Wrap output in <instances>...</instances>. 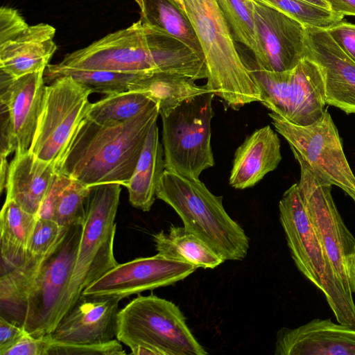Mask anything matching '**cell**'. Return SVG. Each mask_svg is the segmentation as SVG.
<instances>
[{"label":"cell","mask_w":355,"mask_h":355,"mask_svg":"<svg viewBox=\"0 0 355 355\" xmlns=\"http://www.w3.org/2000/svg\"><path fill=\"white\" fill-rule=\"evenodd\" d=\"M153 103L144 94L128 90L107 95L91 103L86 117L101 125L121 123L135 116Z\"/></svg>","instance_id":"cell-30"},{"label":"cell","mask_w":355,"mask_h":355,"mask_svg":"<svg viewBox=\"0 0 355 355\" xmlns=\"http://www.w3.org/2000/svg\"><path fill=\"white\" fill-rule=\"evenodd\" d=\"M28 26L17 10L8 6L1 7L0 44L15 38Z\"/></svg>","instance_id":"cell-36"},{"label":"cell","mask_w":355,"mask_h":355,"mask_svg":"<svg viewBox=\"0 0 355 355\" xmlns=\"http://www.w3.org/2000/svg\"><path fill=\"white\" fill-rule=\"evenodd\" d=\"M254 15L264 55L261 70L293 69L304 58L305 26L285 13L253 0Z\"/></svg>","instance_id":"cell-18"},{"label":"cell","mask_w":355,"mask_h":355,"mask_svg":"<svg viewBox=\"0 0 355 355\" xmlns=\"http://www.w3.org/2000/svg\"><path fill=\"white\" fill-rule=\"evenodd\" d=\"M156 198L171 206L184 227L225 261H241L247 256L250 245L246 233L226 212L223 196L213 194L199 179L165 170Z\"/></svg>","instance_id":"cell-5"},{"label":"cell","mask_w":355,"mask_h":355,"mask_svg":"<svg viewBox=\"0 0 355 355\" xmlns=\"http://www.w3.org/2000/svg\"><path fill=\"white\" fill-rule=\"evenodd\" d=\"M304 57L320 68L326 103L355 114V62L326 29L305 26Z\"/></svg>","instance_id":"cell-15"},{"label":"cell","mask_w":355,"mask_h":355,"mask_svg":"<svg viewBox=\"0 0 355 355\" xmlns=\"http://www.w3.org/2000/svg\"><path fill=\"white\" fill-rule=\"evenodd\" d=\"M105 70L133 74L168 73L207 78L205 61L183 42L140 19L64 55L46 70Z\"/></svg>","instance_id":"cell-1"},{"label":"cell","mask_w":355,"mask_h":355,"mask_svg":"<svg viewBox=\"0 0 355 355\" xmlns=\"http://www.w3.org/2000/svg\"><path fill=\"white\" fill-rule=\"evenodd\" d=\"M275 130L321 178L340 188L355 202V175L345 155L338 130L328 111L307 125L268 114Z\"/></svg>","instance_id":"cell-11"},{"label":"cell","mask_w":355,"mask_h":355,"mask_svg":"<svg viewBox=\"0 0 355 355\" xmlns=\"http://www.w3.org/2000/svg\"><path fill=\"white\" fill-rule=\"evenodd\" d=\"M157 254L198 268H215L225 261L210 246L184 226L171 225L168 232L153 234Z\"/></svg>","instance_id":"cell-26"},{"label":"cell","mask_w":355,"mask_h":355,"mask_svg":"<svg viewBox=\"0 0 355 355\" xmlns=\"http://www.w3.org/2000/svg\"><path fill=\"white\" fill-rule=\"evenodd\" d=\"M214 96V93L207 92L159 114L165 170L199 179L203 171L214 166L211 146Z\"/></svg>","instance_id":"cell-8"},{"label":"cell","mask_w":355,"mask_h":355,"mask_svg":"<svg viewBox=\"0 0 355 355\" xmlns=\"http://www.w3.org/2000/svg\"><path fill=\"white\" fill-rule=\"evenodd\" d=\"M143 74L120 73L105 70L62 69L44 71V80L51 82L62 76H70L91 93L106 95L128 90V83Z\"/></svg>","instance_id":"cell-31"},{"label":"cell","mask_w":355,"mask_h":355,"mask_svg":"<svg viewBox=\"0 0 355 355\" xmlns=\"http://www.w3.org/2000/svg\"><path fill=\"white\" fill-rule=\"evenodd\" d=\"M140 10V20L175 37L205 60L197 35L187 15L171 0H134Z\"/></svg>","instance_id":"cell-28"},{"label":"cell","mask_w":355,"mask_h":355,"mask_svg":"<svg viewBox=\"0 0 355 355\" xmlns=\"http://www.w3.org/2000/svg\"><path fill=\"white\" fill-rule=\"evenodd\" d=\"M302 1H304L306 2H308L309 3H311L313 5H315V6L331 10L330 6H329L328 2L327 1V0H302Z\"/></svg>","instance_id":"cell-44"},{"label":"cell","mask_w":355,"mask_h":355,"mask_svg":"<svg viewBox=\"0 0 355 355\" xmlns=\"http://www.w3.org/2000/svg\"><path fill=\"white\" fill-rule=\"evenodd\" d=\"M121 300L110 295L81 294L50 337L73 344L104 343L116 339Z\"/></svg>","instance_id":"cell-17"},{"label":"cell","mask_w":355,"mask_h":355,"mask_svg":"<svg viewBox=\"0 0 355 355\" xmlns=\"http://www.w3.org/2000/svg\"><path fill=\"white\" fill-rule=\"evenodd\" d=\"M348 281L352 293H355V253L347 259Z\"/></svg>","instance_id":"cell-43"},{"label":"cell","mask_w":355,"mask_h":355,"mask_svg":"<svg viewBox=\"0 0 355 355\" xmlns=\"http://www.w3.org/2000/svg\"><path fill=\"white\" fill-rule=\"evenodd\" d=\"M197 269L194 266L159 254L118 263L85 288L86 295H110L123 299L181 281Z\"/></svg>","instance_id":"cell-13"},{"label":"cell","mask_w":355,"mask_h":355,"mask_svg":"<svg viewBox=\"0 0 355 355\" xmlns=\"http://www.w3.org/2000/svg\"><path fill=\"white\" fill-rule=\"evenodd\" d=\"M69 177L57 173L54 180L42 202L37 217L53 220L55 202L65 187L71 181Z\"/></svg>","instance_id":"cell-39"},{"label":"cell","mask_w":355,"mask_h":355,"mask_svg":"<svg viewBox=\"0 0 355 355\" xmlns=\"http://www.w3.org/2000/svg\"><path fill=\"white\" fill-rule=\"evenodd\" d=\"M128 90L139 92L156 103L159 114L171 110L185 99L210 92L205 85L198 86L190 78L168 73L141 75L128 83Z\"/></svg>","instance_id":"cell-27"},{"label":"cell","mask_w":355,"mask_h":355,"mask_svg":"<svg viewBox=\"0 0 355 355\" xmlns=\"http://www.w3.org/2000/svg\"><path fill=\"white\" fill-rule=\"evenodd\" d=\"M37 216L6 199L0 214L1 271L22 264Z\"/></svg>","instance_id":"cell-24"},{"label":"cell","mask_w":355,"mask_h":355,"mask_svg":"<svg viewBox=\"0 0 355 355\" xmlns=\"http://www.w3.org/2000/svg\"><path fill=\"white\" fill-rule=\"evenodd\" d=\"M121 186L119 183H107L91 187L65 313L85 288L118 264L114 254V241Z\"/></svg>","instance_id":"cell-7"},{"label":"cell","mask_w":355,"mask_h":355,"mask_svg":"<svg viewBox=\"0 0 355 355\" xmlns=\"http://www.w3.org/2000/svg\"><path fill=\"white\" fill-rule=\"evenodd\" d=\"M184 3L207 68V89L234 110L260 102L259 89L237 51L216 0H184Z\"/></svg>","instance_id":"cell-4"},{"label":"cell","mask_w":355,"mask_h":355,"mask_svg":"<svg viewBox=\"0 0 355 355\" xmlns=\"http://www.w3.org/2000/svg\"><path fill=\"white\" fill-rule=\"evenodd\" d=\"M326 30L342 50L355 62V24L342 20Z\"/></svg>","instance_id":"cell-38"},{"label":"cell","mask_w":355,"mask_h":355,"mask_svg":"<svg viewBox=\"0 0 355 355\" xmlns=\"http://www.w3.org/2000/svg\"><path fill=\"white\" fill-rule=\"evenodd\" d=\"M276 355H355V328L330 318H315L300 327H282Z\"/></svg>","instance_id":"cell-19"},{"label":"cell","mask_w":355,"mask_h":355,"mask_svg":"<svg viewBox=\"0 0 355 355\" xmlns=\"http://www.w3.org/2000/svg\"><path fill=\"white\" fill-rule=\"evenodd\" d=\"M50 344L49 334L36 338L27 332L4 355H48Z\"/></svg>","instance_id":"cell-37"},{"label":"cell","mask_w":355,"mask_h":355,"mask_svg":"<svg viewBox=\"0 0 355 355\" xmlns=\"http://www.w3.org/2000/svg\"><path fill=\"white\" fill-rule=\"evenodd\" d=\"M263 104L288 121L307 125L323 114L327 105L319 67L304 57L292 69L268 71L249 67Z\"/></svg>","instance_id":"cell-10"},{"label":"cell","mask_w":355,"mask_h":355,"mask_svg":"<svg viewBox=\"0 0 355 355\" xmlns=\"http://www.w3.org/2000/svg\"><path fill=\"white\" fill-rule=\"evenodd\" d=\"M159 115V107L153 103L121 123L101 125L85 116L57 166V173L89 187L107 183L125 187Z\"/></svg>","instance_id":"cell-2"},{"label":"cell","mask_w":355,"mask_h":355,"mask_svg":"<svg viewBox=\"0 0 355 355\" xmlns=\"http://www.w3.org/2000/svg\"><path fill=\"white\" fill-rule=\"evenodd\" d=\"M10 164L8 163L7 157L1 155L0 162V192L2 193L6 188L7 178Z\"/></svg>","instance_id":"cell-42"},{"label":"cell","mask_w":355,"mask_h":355,"mask_svg":"<svg viewBox=\"0 0 355 355\" xmlns=\"http://www.w3.org/2000/svg\"><path fill=\"white\" fill-rule=\"evenodd\" d=\"M233 38L253 53L255 67L262 69L264 55L254 19L253 0H216Z\"/></svg>","instance_id":"cell-29"},{"label":"cell","mask_w":355,"mask_h":355,"mask_svg":"<svg viewBox=\"0 0 355 355\" xmlns=\"http://www.w3.org/2000/svg\"><path fill=\"white\" fill-rule=\"evenodd\" d=\"M293 155L300 167L299 191L326 259L321 292L337 322L355 328V304L347 267L348 257L355 253V237L334 202L333 185L319 177L300 156Z\"/></svg>","instance_id":"cell-3"},{"label":"cell","mask_w":355,"mask_h":355,"mask_svg":"<svg viewBox=\"0 0 355 355\" xmlns=\"http://www.w3.org/2000/svg\"><path fill=\"white\" fill-rule=\"evenodd\" d=\"M55 32L53 26L40 23L0 44V71L19 78L45 71L57 50Z\"/></svg>","instance_id":"cell-20"},{"label":"cell","mask_w":355,"mask_h":355,"mask_svg":"<svg viewBox=\"0 0 355 355\" xmlns=\"http://www.w3.org/2000/svg\"><path fill=\"white\" fill-rule=\"evenodd\" d=\"M116 339L135 355H206L180 308L155 295H139L119 310Z\"/></svg>","instance_id":"cell-6"},{"label":"cell","mask_w":355,"mask_h":355,"mask_svg":"<svg viewBox=\"0 0 355 355\" xmlns=\"http://www.w3.org/2000/svg\"><path fill=\"white\" fill-rule=\"evenodd\" d=\"M175 1L182 9V10L187 14L186 12V8L184 3V0H171Z\"/></svg>","instance_id":"cell-45"},{"label":"cell","mask_w":355,"mask_h":355,"mask_svg":"<svg viewBox=\"0 0 355 355\" xmlns=\"http://www.w3.org/2000/svg\"><path fill=\"white\" fill-rule=\"evenodd\" d=\"M279 220L298 270L320 291L326 272L322 244L302 199L297 183L279 202Z\"/></svg>","instance_id":"cell-14"},{"label":"cell","mask_w":355,"mask_h":355,"mask_svg":"<svg viewBox=\"0 0 355 355\" xmlns=\"http://www.w3.org/2000/svg\"><path fill=\"white\" fill-rule=\"evenodd\" d=\"M295 19L304 26L327 29L344 16L302 0H259Z\"/></svg>","instance_id":"cell-32"},{"label":"cell","mask_w":355,"mask_h":355,"mask_svg":"<svg viewBox=\"0 0 355 355\" xmlns=\"http://www.w3.org/2000/svg\"><path fill=\"white\" fill-rule=\"evenodd\" d=\"M164 171V149L156 122L149 131L135 171L125 186L133 207L143 211L150 210Z\"/></svg>","instance_id":"cell-23"},{"label":"cell","mask_w":355,"mask_h":355,"mask_svg":"<svg viewBox=\"0 0 355 355\" xmlns=\"http://www.w3.org/2000/svg\"><path fill=\"white\" fill-rule=\"evenodd\" d=\"M91 94L70 76H62L51 81L46 87L30 151L57 168L86 116Z\"/></svg>","instance_id":"cell-12"},{"label":"cell","mask_w":355,"mask_h":355,"mask_svg":"<svg viewBox=\"0 0 355 355\" xmlns=\"http://www.w3.org/2000/svg\"><path fill=\"white\" fill-rule=\"evenodd\" d=\"M56 173L54 165L30 150L15 155L10 163L6 199L14 200L23 209L37 216Z\"/></svg>","instance_id":"cell-22"},{"label":"cell","mask_w":355,"mask_h":355,"mask_svg":"<svg viewBox=\"0 0 355 355\" xmlns=\"http://www.w3.org/2000/svg\"><path fill=\"white\" fill-rule=\"evenodd\" d=\"M64 228L53 220L37 217L28 242L27 255L37 257L47 253L58 241Z\"/></svg>","instance_id":"cell-34"},{"label":"cell","mask_w":355,"mask_h":355,"mask_svg":"<svg viewBox=\"0 0 355 355\" xmlns=\"http://www.w3.org/2000/svg\"><path fill=\"white\" fill-rule=\"evenodd\" d=\"M49 252L37 257L27 255L22 264L1 271V317L23 327L29 291Z\"/></svg>","instance_id":"cell-25"},{"label":"cell","mask_w":355,"mask_h":355,"mask_svg":"<svg viewBox=\"0 0 355 355\" xmlns=\"http://www.w3.org/2000/svg\"><path fill=\"white\" fill-rule=\"evenodd\" d=\"M0 105L9 119L15 155L30 150L46 92L44 71L12 78L0 71Z\"/></svg>","instance_id":"cell-16"},{"label":"cell","mask_w":355,"mask_h":355,"mask_svg":"<svg viewBox=\"0 0 355 355\" xmlns=\"http://www.w3.org/2000/svg\"><path fill=\"white\" fill-rule=\"evenodd\" d=\"M90 189L91 187L71 179L55 202L53 220L62 227L83 223Z\"/></svg>","instance_id":"cell-33"},{"label":"cell","mask_w":355,"mask_h":355,"mask_svg":"<svg viewBox=\"0 0 355 355\" xmlns=\"http://www.w3.org/2000/svg\"><path fill=\"white\" fill-rule=\"evenodd\" d=\"M330 9L343 16H355V0H327Z\"/></svg>","instance_id":"cell-41"},{"label":"cell","mask_w":355,"mask_h":355,"mask_svg":"<svg viewBox=\"0 0 355 355\" xmlns=\"http://www.w3.org/2000/svg\"><path fill=\"white\" fill-rule=\"evenodd\" d=\"M26 333L23 327L0 316V355H4Z\"/></svg>","instance_id":"cell-40"},{"label":"cell","mask_w":355,"mask_h":355,"mask_svg":"<svg viewBox=\"0 0 355 355\" xmlns=\"http://www.w3.org/2000/svg\"><path fill=\"white\" fill-rule=\"evenodd\" d=\"M280 141L270 125L256 130L235 152L230 184L236 189L254 186L282 160Z\"/></svg>","instance_id":"cell-21"},{"label":"cell","mask_w":355,"mask_h":355,"mask_svg":"<svg viewBox=\"0 0 355 355\" xmlns=\"http://www.w3.org/2000/svg\"><path fill=\"white\" fill-rule=\"evenodd\" d=\"M50 338L51 344L48 355L125 354L120 341L116 338L107 343L97 344H73L54 340L51 337Z\"/></svg>","instance_id":"cell-35"},{"label":"cell","mask_w":355,"mask_h":355,"mask_svg":"<svg viewBox=\"0 0 355 355\" xmlns=\"http://www.w3.org/2000/svg\"><path fill=\"white\" fill-rule=\"evenodd\" d=\"M81 232L82 223L64 227L33 280L23 326L33 337L51 334L66 312Z\"/></svg>","instance_id":"cell-9"}]
</instances>
